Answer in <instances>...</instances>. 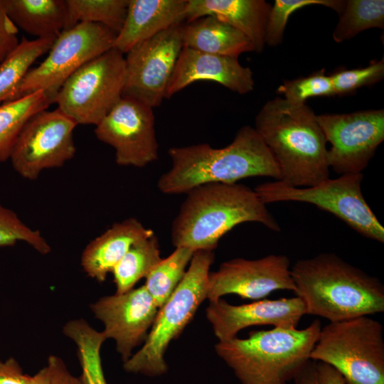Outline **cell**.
<instances>
[{
	"instance_id": "23",
	"label": "cell",
	"mask_w": 384,
	"mask_h": 384,
	"mask_svg": "<svg viewBox=\"0 0 384 384\" xmlns=\"http://www.w3.org/2000/svg\"><path fill=\"white\" fill-rule=\"evenodd\" d=\"M13 23L37 38H56L65 28L66 0H2Z\"/></svg>"
},
{
	"instance_id": "33",
	"label": "cell",
	"mask_w": 384,
	"mask_h": 384,
	"mask_svg": "<svg viewBox=\"0 0 384 384\" xmlns=\"http://www.w3.org/2000/svg\"><path fill=\"white\" fill-rule=\"evenodd\" d=\"M277 92L283 98L294 105L305 104L313 97H330L335 95L330 75L322 69L306 76L291 80H284L277 88Z\"/></svg>"
},
{
	"instance_id": "38",
	"label": "cell",
	"mask_w": 384,
	"mask_h": 384,
	"mask_svg": "<svg viewBox=\"0 0 384 384\" xmlns=\"http://www.w3.org/2000/svg\"><path fill=\"white\" fill-rule=\"evenodd\" d=\"M316 370L318 384H345L340 373L327 363L316 362Z\"/></svg>"
},
{
	"instance_id": "6",
	"label": "cell",
	"mask_w": 384,
	"mask_h": 384,
	"mask_svg": "<svg viewBox=\"0 0 384 384\" xmlns=\"http://www.w3.org/2000/svg\"><path fill=\"white\" fill-rule=\"evenodd\" d=\"M214 257L213 250L195 251L183 279L159 309L142 347L124 363L126 371L151 377L166 372L164 354L169 344L182 332L207 299L210 267Z\"/></svg>"
},
{
	"instance_id": "26",
	"label": "cell",
	"mask_w": 384,
	"mask_h": 384,
	"mask_svg": "<svg viewBox=\"0 0 384 384\" xmlns=\"http://www.w3.org/2000/svg\"><path fill=\"white\" fill-rule=\"evenodd\" d=\"M55 99L39 90L0 106V162L9 159L16 137L25 122L35 113L48 109Z\"/></svg>"
},
{
	"instance_id": "21",
	"label": "cell",
	"mask_w": 384,
	"mask_h": 384,
	"mask_svg": "<svg viewBox=\"0 0 384 384\" xmlns=\"http://www.w3.org/2000/svg\"><path fill=\"white\" fill-rule=\"evenodd\" d=\"M154 234L134 218L116 223L87 244L81 266L89 277L104 282L134 243Z\"/></svg>"
},
{
	"instance_id": "2",
	"label": "cell",
	"mask_w": 384,
	"mask_h": 384,
	"mask_svg": "<svg viewBox=\"0 0 384 384\" xmlns=\"http://www.w3.org/2000/svg\"><path fill=\"white\" fill-rule=\"evenodd\" d=\"M306 314L336 322L384 311V286L335 253L300 259L291 267Z\"/></svg>"
},
{
	"instance_id": "3",
	"label": "cell",
	"mask_w": 384,
	"mask_h": 384,
	"mask_svg": "<svg viewBox=\"0 0 384 384\" xmlns=\"http://www.w3.org/2000/svg\"><path fill=\"white\" fill-rule=\"evenodd\" d=\"M171 227L175 247L214 250L238 225L259 223L274 232L280 226L256 192L241 183H206L188 191Z\"/></svg>"
},
{
	"instance_id": "7",
	"label": "cell",
	"mask_w": 384,
	"mask_h": 384,
	"mask_svg": "<svg viewBox=\"0 0 384 384\" xmlns=\"http://www.w3.org/2000/svg\"><path fill=\"white\" fill-rule=\"evenodd\" d=\"M309 358L331 366L345 384H384L383 325L368 316L329 322Z\"/></svg>"
},
{
	"instance_id": "39",
	"label": "cell",
	"mask_w": 384,
	"mask_h": 384,
	"mask_svg": "<svg viewBox=\"0 0 384 384\" xmlns=\"http://www.w3.org/2000/svg\"><path fill=\"white\" fill-rule=\"evenodd\" d=\"M294 384H318L316 362L309 361L293 378Z\"/></svg>"
},
{
	"instance_id": "28",
	"label": "cell",
	"mask_w": 384,
	"mask_h": 384,
	"mask_svg": "<svg viewBox=\"0 0 384 384\" xmlns=\"http://www.w3.org/2000/svg\"><path fill=\"white\" fill-rule=\"evenodd\" d=\"M66 3L64 30L85 22L105 26L117 34L124 23L129 0H66Z\"/></svg>"
},
{
	"instance_id": "24",
	"label": "cell",
	"mask_w": 384,
	"mask_h": 384,
	"mask_svg": "<svg viewBox=\"0 0 384 384\" xmlns=\"http://www.w3.org/2000/svg\"><path fill=\"white\" fill-rule=\"evenodd\" d=\"M63 331L76 345L82 384H107L100 356L102 345L106 340L102 331H96L82 319L67 322Z\"/></svg>"
},
{
	"instance_id": "8",
	"label": "cell",
	"mask_w": 384,
	"mask_h": 384,
	"mask_svg": "<svg viewBox=\"0 0 384 384\" xmlns=\"http://www.w3.org/2000/svg\"><path fill=\"white\" fill-rule=\"evenodd\" d=\"M363 173L340 175L309 187H296L282 181L257 185L254 191L267 205L282 201L310 203L343 221L363 237L384 242V228L365 200Z\"/></svg>"
},
{
	"instance_id": "5",
	"label": "cell",
	"mask_w": 384,
	"mask_h": 384,
	"mask_svg": "<svg viewBox=\"0 0 384 384\" xmlns=\"http://www.w3.org/2000/svg\"><path fill=\"white\" fill-rule=\"evenodd\" d=\"M321 321L303 329L253 331L246 338L218 341L215 350L241 384H288L310 361Z\"/></svg>"
},
{
	"instance_id": "11",
	"label": "cell",
	"mask_w": 384,
	"mask_h": 384,
	"mask_svg": "<svg viewBox=\"0 0 384 384\" xmlns=\"http://www.w3.org/2000/svg\"><path fill=\"white\" fill-rule=\"evenodd\" d=\"M77 125L58 108L33 114L12 146L9 159L14 169L33 181L46 169L63 166L75 154L73 131Z\"/></svg>"
},
{
	"instance_id": "13",
	"label": "cell",
	"mask_w": 384,
	"mask_h": 384,
	"mask_svg": "<svg viewBox=\"0 0 384 384\" xmlns=\"http://www.w3.org/2000/svg\"><path fill=\"white\" fill-rule=\"evenodd\" d=\"M326 142L329 168L339 175L359 174L384 140V110L316 115Z\"/></svg>"
},
{
	"instance_id": "9",
	"label": "cell",
	"mask_w": 384,
	"mask_h": 384,
	"mask_svg": "<svg viewBox=\"0 0 384 384\" xmlns=\"http://www.w3.org/2000/svg\"><path fill=\"white\" fill-rule=\"evenodd\" d=\"M125 78L124 54L112 48L74 72L54 103L77 124L96 126L122 97Z\"/></svg>"
},
{
	"instance_id": "18",
	"label": "cell",
	"mask_w": 384,
	"mask_h": 384,
	"mask_svg": "<svg viewBox=\"0 0 384 384\" xmlns=\"http://www.w3.org/2000/svg\"><path fill=\"white\" fill-rule=\"evenodd\" d=\"M200 80L217 82L240 95L254 89L253 73L238 58L201 52L183 47L170 80L166 98Z\"/></svg>"
},
{
	"instance_id": "34",
	"label": "cell",
	"mask_w": 384,
	"mask_h": 384,
	"mask_svg": "<svg viewBox=\"0 0 384 384\" xmlns=\"http://www.w3.org/2000/svg\"><path fill=\"white\" fill-rule=\"evenodd\" d=\"M335 95H348L357 89L375 84L384 77V60L373 61L366 67L341 70L330 75Z\"/></svg>"
},
{
	"instance_id": "20",
	"label": "cell",
	"mask_w": 384,
	"mask_h": 384,
	"mask_svg": "<svg viewBox=\"0 0 384 384\" xmlns=\"http://www.w3.org/2000/svg\"><path fill=\"white\" fill-rule=\"evenodd\" d=\"M271 4L265 0H187L185 19L188 22L211 16L242 33L254 51L261 53Z\"/></svg>"
},
{
	"instance_id": "27",
	"label": "cell",
	"mask_w": 384,
	"mask_h": 384,
	"mask_svg": "<svg viewBox=\"0 0 384 384\" xmlns=\"http://www.w3.org/2000/svg\"><path fill=\"white\" fill-rule=\"evenodd\" d=\"M155 234L134 243L112 270L116 293L123 294L150 273L161 260Z\"/></svg>"
},
{
	"instance_id": "17",
	"label": "cell",
	"mask_w": 384,
	"mask_h": 384,
	"mask_svg": "<svg viewBox=\"0 0 384 384\" xmlns=\"http://www.w3.org/2000/svg\"><path fill=\"white\" fill-rule=\"evenodd\" d=\"M206 312L215 336L222 341L237 337L240 331L251 326L297 328L306 309L302 300L297 296L241 305L230 304L220 298L210 300Z\"/></svg>"
},
{
	"instance_id": "15",
	"label": "cell",
	"mask_w": 384,
	"mask_h": 384,
	"mask_svg": "<svg viewBox=\"0 0 384 384\" xmlns=\"http://www.w3.org/2000/svg\"><path fill=\"white\" fill-rule=\"evenodd\" d=\"M290 260L285 255L271 254L255 260L234 258L210 272L207 299L226 294L258 300L276 290L294 291Z\"/></svg>"
},
{
	"instance_id": "1",
	"label": "cell",
	"mask_w": 384,
	"mask_h": 384,
	"mask_svg": "<svg viewBox=\"0 0 384 384\" xmlns=\"http://www.w3.org/2000/svg\"><path fill=\"white\" fill-rule=\"evenodd\" d=\"M171 169L157 181L159 190L168 195L186 193L206 183H235L252 176L282 178L278 164L254 127H242L225 147L198 144L168 150Z\"/></svg>"
},
{
	"instance_id": "12",
	"label": "cell",
	"mask_w": 384,
	"mask_h": 384,
	"mask_svg": "<svg viewBox=\"0 0 384 384\" xmlns=\"http://www.w3.org/2000/svg\"><path fill=\"white\" fill-rule=\"evenodd\" d=\"M183 24L175 25L132 48L125 58L122 97L160 106L183 47Z\"/></svg>"
},
{
	"instance_id": "19",
	"label": "cell",
	"mask_w": 384,
	"mask_h": 384,
	"mask_svg": "<svg viewBox=\"0 0 384 384\" xmlns=\"http://www.w3.org/2000/svg\"><path fill=\"white\" fill-rule=\"evenodd\" d=\"M186 4L187 0H129L113 48L124 55L138 43L183 23Z\"/></svg>"
},
{
	"instance_id": "35",
	"label": "cell",
	"mask_w": 384,
	"mask_h": 384,
	"mask_svg": "<svg viewBox=\"0 0 384 384\" xmlns=\"http://www.w3.org/2000/svg\"><path fill=\"white\" fill-rule=\"evenodd\" d=\"M18 28L8 16L2 0H0V63L19 43Z\"/></svg>"
},
{
	"instance_id": "40",
	"label": "cell",
	"mask_w": 384,
	"mask_h": 384,
	"mask_svg": "<svg viewBox=\"0 0 384 384\" xmlns=\"http://www.w3.org/2000/svg\"><path fill=\"white\" fill-rule=\"evenodd\" d=\"M28 384H51L48 368L44 367L34 375L31 376Z\"/></svg>"
},
{
	"instance_id": "29",
	"label": "cell",
	"mask_w": 384,
	"mask_h": 384,
	"mask_svg": "<svg viewBox=\"0 0 384 384\" xmlns=\"http://www.w3.org/2000/svg\"><path fill=\"white\" fill-rule=\"evenodd\" d=\"M194 252L188 247H176L146 276L144 285L159 309L169 299L183 279Z\"/></svg>"
},
{
	"instance_id": "16",
	"label": "cell",
	"mask_w": 384,
	"mask_h": 384,
	"mask_svg": "<svg viewBox=\"0 0 384 384\" xmlns=\"http://www.w3.org/2000/svg\"><path fill=\"white\" fill-rule=\"evenodd\" d=\"M90 308L102 322L106 339L114 340L123 363L132 356L136 346L144 342L159 311L144 285L103 297Z\"/></svg>"
},
{
	"instance_id": "32",
	"label": "cell",
	"mask_w": 384,
	"mask_h": 384,
	"mask_svg": "<svg viewBox=\"0 0 384 384\" xmlns=\"http://www.w3.org/2000/svg\"><path fill=\"white\" fill-rule=\"evenodd\" d=\"M25 242L41 255L50 252V246L40 231L26 225L12 210L0 204V247Z\"/></svg>"
},
{
	"instance_id": "14",
	"label": "cell",
	"mask_w": 384,
	"mask_h": 384,
	"mask_svg": "<svg viewBox=\"0 0 384 384\" xmlns=\"http://www.w3.org/2000/svg\"><path fill=\"white\" fill-rule=\"evenodd\" d=\"M153 108L122 97L95 126L97 138L115 151L119 166L142 168L159 158Z\"/></svg>"
},
{
	"instance_id": "4",
	"label": "cell",
	"mask_w": 384,
	"mask_h": 384,
	"mask_svg": "<svg viewBox=\"0 0 384 384\" xmlns=\"http://www.w3.org/2000/svg\"><path fill=\"white\" fill-rule=\"evenodd\" d=\"M254 128L278 164L279 181L309 187L329 178L327 142L316 114L306 103L271 99L257 114Z\"/></svg>"
},
{
	"instance_id": "10",
	"label": "cell",
	"mask_w": 384,
	"mask_h": 384,
	"mask_svg": "<svg viewBox=\"0 0 384 384\" xmlns=\"http://www.w3.org/2000/svg\"><path fill=\"white\" fill-rule=\"evenodd\" d=\"M116 36L105 26L85 22L63 31L48 56L37 67L30 69L10 101L39 90L55 99L63 84L74 72L113 48Z\"/></svg>"
},
{
	"instance_id": "22",
	"label": "cell",
	"mask_w": 384,
	"mask_h": 384,
	"mask_svg": "<svg viewBox=\"0 0 384 384\" xmlns=\"http://www.w3.org/2000/svg\"><path fill=\"white\" fill-rule=\"evenodd\" d=\"M183 45L204 53L235 58L254 51L252 43L242 33L211 16L183 24Z\"/></svg>"
},
{
	"instance_id": "30",
	"label": "cell",
	"mask_w": 384,
	"mask_h": 384,
	"mask_svg": "<svg viewBox=\"0 0 384 384\" xmlns=\"http://www.w3.org/2000/svg\"><path fill=\"white\" fill-rule=\"evenodd\" d=\"M333 32L336 43L372 28H384L383 0H348Z\"/></svg>"
},
{
	"instance_id": "31",
	"label": "cell",
	"mask_w": 384,
	"mask_h": 384,
	"mask_svg": "<svg viewBox=\"0 0 384 384\" xmlns=\"http://www.w3.org/2000/svg\"><path fill=\"white\" fill-rule=\"evenodd\" d=\"M345 4L346 1L343 0H275L268 15L265 45L277 46L282 43L287 22L294 11L306 6L321 5L340 14Z\"/></svg>"
},
{
	"instance_id": "37",
	"label": "cell",
	"mask_w": 384,
	"mask_h": 384,
	"mask_svg": "<svg viewBox=\"0 0 384 384\" xmlns=\"http://www.w3.org/2000/svg\"><path fill=\"white\" fill-rule=\"evenodd\" d=\"M51 384H82L80 378L72 375L63 360L56 356H50L48 365Z\"/></svg>"
},
{
	"instance_id": "36",
	"label": "cell",
	"mask_w": 384,
	"mask_h": 384,
	"mask_svg": "<svg viewBox=\"0 0 384 384\" xmlns=\"http://www.w3.org/2000/svg\"><path fill=\"white\" fill-rule=\"evenodd\" d=\"M30 379L15 358L0 361V384H28Z\"/></svg>"
},
{
	"instance_id": "25",
	"label": "cell",
	"mask_w": 384,
	"mask_h": 384,
	"mask_svg": "<svg viewBox=\"0 0 384 384\" xmlns=\"http://www.w3.org/2000/svg\"><path fill=\"white\" fill-rule=\"evenodd\" d=\"M56 38L28 40L23 37L0 63V103L11 100L33 63L49 51Z\"/></svg>"
}]
</instances>
